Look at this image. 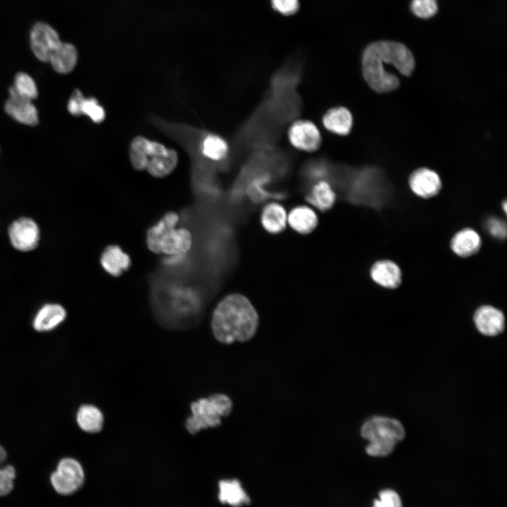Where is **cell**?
Wrapping results in <instances>:
<instances>
[{
  "label": "cell",
  "instance_id": "1",
  "mask_svg": "<svg viewBox=\"0 0 507 507\" xmlns=\"http://www.w3.org/2000/svg\"><path fill=\"white\" fill-rule=\"evenodd\" d=\"M385 65L408 76L414 69L415 60L411 51L401 43L378 41L369 44L363 53V75L368 84L380 93L394 90L399 85V78L387 71Z\"/></svg>",
  "mask_w": 507,
  "mask_h": 507
},
{
  "label": "cell",
  "instance_id": "2",
  "mask_svg": "<svg viewBox=\"0 0 507 507\" xmlns=\"http://www.w3.org/2000/svg\"><path fill=\"white\" fill-rule=\"evenodd\" d=\"M258 315L250 301L240 294H228L215 306L211 317V330L223 344L244 342L256 334Z\"/></svg>",
  "mask_w": 507,
  "mask_h": 507
},
{
  "label": "cell",
  "instance_id": "3",
  "mask_svg": "<svg viewBox=\"0 0 507 507\" xmlns=\"http://www.w3.org/2000/svg\"><path fill=\"white\" fill-rule=\"evenodd\" d=\"M178 214L167 212L155 225L146 231L147 248L154 254L181 256L187 254L192 245V237L186 228H176Z\"/></svg>",
  "mask_w": 507,
  "mask_h": 507
},
{
  "label": "cell",
  "instance_id": "4",
  "mask_svg": "<svg viewBox=\"0 0 507 507\" xmlns=\"http://www.w3.org/2000/svg\"><path fill=\"white\" fill-rule=\"evenodd\" d=\"M361 437L368 441L366 453L374 457H385L391 454L397 443L406 436L401 423L393 418L372 416L361 428Z\"/></svg>",
  "mask_w": 507,
  "mask_h": 507
},
{
  "label": "cell",
  "instance_id": "5",
  "mask_svg": "<svg viewBox=\"0 0 507 507\" xmlns=\"http://www.w3.org/2000/svg\"><path fill=\"white\" fill-rule=\"evenodd\" d=\"M190 408L192 415L184 425L191 434H196L201 430L219 426L221 418L231 413L232 401L226 394H213L192 402Z\"/></svg>",
  "mask_w": 507,
  "mask_h": 507
},
{
  "label": "cell",
  "instance_id": "6",
  "mask_svg": "<svg viewBox=\"0 0 507 507\" xmlns=\"http://www.w3.org/2000/svg\"><path fill=\"white\" fill-rule=\"evenodd\" d=\"M54 490L61 495L75 493L83 484L84 472L80 463L73 458H62L50 477Z\"/></svg>",
  "mask_w": 507,
  "mask_h": 507
},
{
  "label": "cell",
  "instance_id": "7",
  "mask_svg": "<svg viewBox=\"0 0 507 507\" xmlns=\"http://www.w3.org/2000/svg\"><path fill=\"white\" fill-rule=\"evenodd\" d=\"M8 233L12 246L20 251L35 249L40 239L38 225L30 218H20L13 221L8 227Z\"/></svg>",
  "mask_w": 507,
  "mask_h": 507
},
{
  "label": "cell",
  "instance_id": "8",
  "mask_svg": "<svg viewBox=\"0 0 507 507\" xmlns=\"http://www.w3.org/2000/svg\"><path fill=\"white\" fill-rule=\"evenodd\" d=\"M30 46L40 61L48 62L54 51L61 42L58 32L49 24L37 23L30 32Z\"/></svg>",
  "mask_w": 507,
  "mask_h": 507
},
{
  "label": "cell",
  "instance_id": "9",
  "mask_svg": "<svg viewBox=\"0 0 507 507\" xmlns=\"http://www.w3.org/2000/svg\"><path fill=\"white\" fill-rule=\"evenodd\" d=\"M177 158L175 150L150 140L146 170L155 177H163L175 169L177 164Z\"/></svg>",
  "mask_w": 507,
  "mask_h": 507
},
{
  "label": "cell",
  "instance_id": "10",
  "mask_svg": "<svg viewBox=\"0 0 507 507\" xmlns=\"http://www.w3.org/2000/svg\"><path fill=\"white\" fill-rule=\"evenodd\" d=\"M288 139L294 147L307 152L318 150L322 141L319 129L308 120L293 123L288 130Z\"/></svg>",
  "mask_w": 507,
  "mask_h": 507
},
{
  "label": "cell",
  "instance_id": "11",
  "mask_svg": "<svg viewBox=\"0 0 507 507\" xmlns=\"http://www.w3.org/2000/svg\"><path fill=\"white\" fill-rule=\"evenodd\" d=\"M473 322L479 332L487 337L497 336L505 328L504 314L491 305L479 306L474 312Z\"/></svg>",
  "mask_w": 507,
  "mask_h": 507
},
{
  "label": "cell",
  "instance_id": "12",
  "mask_svg": "<svg viewBox=\"0 0 507 507\" xmlns=\"http://www.w3.org/2000/svg\"><path fill=\"white\" fill-rule=\"evenodd\" d=\"M408 184L416 196L423 199L435 196L439 193L442 187L439 175L426 168L414 170L408 178Z\"/></svg>",
  "mask_w": 507,
  "mask_h": 507
},
{
  "label": "cell",
  "instance_id": "13",
  "mask_svg": "<svg viewBox=\"0 0 507 507\" xmlns=\"http://www.w3.org/2000/svg\"><path fill=\"white\" fill-rule=\"evenodd\" d=\"M370 276L377 285L394 289L402 282V271L399 265L389 259L375 261L370 269Z\"/></svg>",
  "mask_w": 507,
  "mask_h": 507
},
{
  "label": "cell",
  "instance_id": "14",
  "mask_svg": "<svg viewBox=\"0 0 507 507\" xmlns=\"http://www.w3.org/2000/svg\"><path fill=\"white\" fill-rule=\"evenodd\" d=\"M482 246L479 233L472 228L465 227L456 232L451 239L450 248L458 257L468 258L477 254Z\"/></svg>",
  "mask_w": 507,
  "mask_h": 507
},
{
  "label": "cell",
  "instance_id": "15",
  "mask_svg": "<svg viewBox=\"0 0 507 507\" xmlns=\"http://www.w3.org/2000/svg\"><path fill=\"white\" fill-rule=\"evenodd\" d=\"M6 112L20 123L35 125L38 123V111L32 100L10 94L5 104Z\"/></svg>",
  "mask_w": 507,
  "mask_h": 507
},
{
  "label": "cell",
  "instance_id": "16",
  "mask_svg": "<svg viewBox=\"0 0 507 507\" xmlns=\"http://www.w3.org/2000/svg\"><path fill=\"white\" fill-rule=\"evenodd\" d=\"M65 309L58 303H46L36 313L32 325L37 332H49L62 323L66 318Z\"/></svg>",
  "mask_w": 507,
  "mask_h": 507
},
{
  "label": "cell",
  "instance_id": "17",
  "mask_svg": "<svg viewBox=\"0 0 507 507\" xmlns=\"http://www.w3.org/2000/svg\"><path fill=\"white\" fill-rule=\"evenodd\" d=\"M100 263L102 268L113 277H119L130 268V256L115 244L107 246L103 251Z\"/></svg>",
  "mask_w": 507,
  "mask_h": 507
},
{
  "label": "cell",
  "instance_id": "18",
  "mask_svg": "<svg viewBox=\"0 0 507 507\" xmlns=\"http://www.w3.org/2000/svg\"><path fill=\"white\" fill-rule=\"evenodd\" d=\"M323 124L326 130L337 135H347L352 127L353 117L349 110L344 106L330 108L323 115Z\"/></svg>",
  "mask_w": 507,
  "mask_h": 507
},
{
  "label": "cell",
  "instance_id": "19",
  "mask_svg": "<svg viewBox=\"0 0 507 507\" xmlns=\"http://www.w3.org/2000/svg\"><path fill=\"white\" fill-rule=\"evenodd\" d=\"M218 487V499L222 503L241 507L250 502L248 494L237 479L222 480Z\"/></svg>",
  "mask_w": 507,
  "mask_h": 507
},
{
  "label": "cell",
  "instance_id": "20",
  "mask_svg": "<svg viewBox=\"0 0 507 507\" xmlns=\"http://www.w3.org/2000/svg\"><path fill=\"white\" fill-rule=\"evenodd\" d=\"M77 61L76 48L70 43L61 42L51 55L48 62L56 72L66 74L74 69Z\"/></svg>",
  "mask_w": 507,
  "mask_h": 507
},
{
  "label": "cell",
  "instance_id": "21",
  "mask_svg": "<svg viewBox=\"0 0 507 507\" xmlns=\"http://www.w3.org/2000/svg\"><path fill=\"white\" fill-rule=\"evenodd\" d=\"M289 225L295 231L308 234L313 231L318 225V217L311 208L305 206L292 209L287 216Z\"/></svg>",
  "mask_w": 507,
  "mask_h": 507
},
{
  "label": "cell",
  "instance_id": "22",
  "mask_svg": "<svg viewBox=\"0 0 507 507\" xmlns=\"http://www.w3.org/2000/svg\"><path fill=\"white\" fill-rule=\"evenodd\" d=\"M76 421L80 428L88 433L99 432L104 425V415L96 406L92 404L82 405L76 414Z\"/></svg>",
  "mask_w": 507,
  "mask_h": 507
},
{
  "label": "cell",
  "instance_id": "23",
  "mask_svg": "<svg viewBox=\"0 0 507 507\" xmlns=\"http://www.w3.org/2000/svg\"><path fill=\"white\" fill-rule=\"evenodd\" d=\"M287 221V213L281 205L273 203L264 208L261 223L266 231L273 234L280 232L285 228Z\"/></svg>",
  "mask_w": 507,
  "mask_h": 507
},
{
  "label": "cell",
  "instance_id": "24",
  "mask_svg": "<svg viewBox=\"0 0 507 507\" xmlns=\"http://www.w3.org/2000/svg\"><path fill=\"white\" fill-rule=\"evenodd\" d=\"M199 149L204 158L213 161L224 159L228 153L227 142L220 136L208 134L204 137Z\"/></svg>",
  "mask_w": 507,
  "mask_h": 507
},
{
  "label": "cell",
  "instance_id": "25",
  "mask_svg": "<svg viewBox=\"0 0 507 507\" xmlns=\"http://www.w3.org/2000/svg\"><path fill=\"white\" fill-rule=\"evenodd\" d=\"M306 199L317 208L326 211L332 207L336 196L327 182L320 181L314 185Z\"/></svg>",
  "mask_w": 507,
  "mask_h": 507
},
{
  "label": "cell",
  "instance_id": "26",
  "mask_svg": "<svg viewBox=\"0 0 507 507\" xmlns=\"http://www.w3.org/2000/svg\"><path fill=\"white\" fill-rule=\"evenodd\" d=\"M149 142V139L142 136H137L132 141L130 146V159L135 170H146Z\"/></svg>",
  "mask_w": 507,
  "mask_h": 507
},
{
  "label": "cell",
  "instance_id": "27",
  "mask_svg": "<svg viewBox=\"0 0 507 507\" xmlns=\"http://www.w3.org/2000/svg\"><path fill=\"white\" fill-rule=\"evenodd\" d=\"M9 94L32 101L37 97L38 91L34 80L28 74L18 73L15 77L13 85L9 89Z\"/></svg>",
  "mask_w": 507,
  "mask_h": 507
},
{
  "label": "cell",
  "instance_id": "28",
  "mask_svg": "<svg viewBox=\"0 0 507 507\" xmlns=\"http://www.w3.org/2000/svg\"><path fill=\"white\" fill-rule=\"evenodd\" d=\"M81 115H86L95 123H101L106 118V111L95 98L84 96L80 106Z\"/></svg>",
  "mask_w": 507,
  "mask_h": 507
},
{
  "label": "cell",
  "instance_id": "29",
  "mask_svg": "<svg viewBox=\"0 0 507 507\" xmlns=\"http://www.w3.org/2000/svg\"><path fill=\"white\" fill-rule=\"evenodd\" d=\"M411 9L417 17L427 19L437 13L438 5L437 0H412Z\"/></svg>",
  "mask_w": 507,
  "mask_h": 507
},
{
  "label": "cell",
  "instance_id": "30",
  "mask_svg": "<svg viewBox=\"0 0 507 507\" xmlns=\"http://www.w3.org/2000/svg\"><path fill=\"white\" fill-rule=\"evenodd\" d=\"M373 507H403L400 495L394 489H384L379 492Z\"/></svg>",
  "mask_w": 507,
  "mask_h": 507
},
{
  "label": "cell",
  "instance_id": "31",
  "mask_svg": "<svg viewBox=\"0 0 507 507\" xmlns=\"http://www.w3.org/2000/svg\"><path fill=\"white\" fill-rule=\"evenodd\" d=\"M15 470L11 465L0 467V496L8 494L13 489Z\"/></svg>",
  "mask_w": 507,
  "mask_h": 507
},
{
  "label": "cell",
  "instance_id": "32",
  "mask_svg": "<svg viewBox=\"0 0 507 507\" xmlns=\"http://www.w3.org/2000/svg\"><path fill=\"white\" fill-rule=\"evenodd\" d=\"M275 11L284 15H292L299 8V0H270Z\"/></svg>",
  "mask_w": 507,
  "mask_h": 507
},
{
  "label": "cell",
  "instance_id": "33",
  "mask_svg": "<svg viewBox=\"0 0 507 507\" xmlns=\"http://www.w3.org/2000/svg\"><path fill=\"white\" fill-rule=\"evenodd\" d=\"M487 227L490 234L499 239H505L506 237V223L498 218H491L487 223Z\"/></svg>",
  "mask_w": 507,
  "mask_h": 507
},
{
  "label": "cell",
  "instance_id": "34",
  "mask_svg": "<svg viewBox=\"0 0 507 507\" xmlns=\"http://www.w3.org/2000/svg\"><path fill=\"white\" fill-rule=\"evenodd\" d=\"M84 96L82 92L76 89L73 93L68 103V110L73 115H80V106Z\"/></svg>",
  "mask_w": 507,
  "mask_h": 507
},
{
  "label": "cell",
  "instance_id": "35",
  "mask_svg": "<svg viewBox=\"0 0 507 507\" xmlns=\"http://www.w3.org/2000/svg\"><path fill=\"white\" fill-rule=\"evenodd\" d=\"M7 458V453L6 450L3 446L0 445V467H1L3 463L6 461Z\"/></svg>",
  "mask_w": 507,
  "mask_h": 507
},
{
  "label": "cell",
  "instance_id": "36",
  "mask_svg": "<svg viewBox=\"0 0 507 507\" xmlns=\"http://www.w3.org/2000/svg\"><path fill=\"white\" fill-rule=\"evenodd\" d=\"M506 205H507L506 201L504 200L503 202V210L505 214L506 213V208H507Z\"/></svg>",
  "mask_w": 507,
  "mask_h": 507
}]
</instances>
